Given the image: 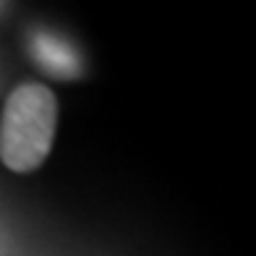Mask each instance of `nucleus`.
<instances>
[{
  "label": "nucleus",
  "instance_id": "2",
  "mask_svg": "<svg viewBox=\"0 0 256 256\" xmlns=\"http://www.w3.org/2000/svg\"><path fill=\"white\" fill-rule=\"evenodd\" d=\"M32 55L42 71L58 78H74L81 71V58L60 34L52 32H34L32 37Z\"/></svg>",
  "mask_w": 256,
  "mask_h": 256
},
{
  "label": "nucleus",
  "instance_id": "1",
  "mask_svg": "<svg viewBox=\"0 0 256 256\" xmlns=\"http://www.w3.org/2000/svg\"><path fill=\"white\" fill-rule=\"evenodd\" d=\"M58 104L48 86L24 84L8 97L0 118V160L16 172L40 168L50 154Z\"/></svg>",
  "mask_w": 256,
  "mask_h": 256
}]
</instances>
